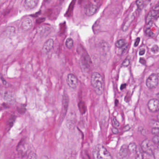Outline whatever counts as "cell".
Here are the masks:
<instances>
[{
    "label": "cell",
    "instance_id": "obj_1",
    "mask_svg": "<svg viewBox=\"0 0 159 159\" xmlns=\"http://www.w3.org/2000/svg\"><path fill=\"white\" fill-rule=\"evenodd\" d=\"M91 83L98 95H101L104 91V81L102 75L99 73L94 72L93 73L91 77Z\"/></svg>",
    "mask_w": 159,
    "mask_h": 159
},
{
    "label": "cell",
    "instance_id": "obj_2",
    "mask_svg": "<svg viewBox=\"0 0 159 159\" xmlns=\"http://www.w3.org/2000/svg\"><path fill=\"white\" fill-rule=\"evenodd\" d=\"M94 159H113L110 153L102 144H97L93 150Z\"/></svg>",
    "mask_w": 159,
    "mask_h": 159
},
{
    "label": "cell",
    "instance_id": "obj_3",
    "mask_svg": "<svg viewBox=\"0 0 159 159\" xmlns=\"http://www.w3.org/2000/svg\"><path fill=\"white\" fill-rule=\"evenodd\" d=\"M142 150L148 155H151L154 153L153 146L149 140L146 139L141 144Z\"/></svg>",
    "mask_w": 159,
    "mask_h": 159
},
{
    "label": "cell",
    "instance_id": "obj_4",
    "mask_svg": "<svg viewBox=\"0 0 159 159\" xmlns=\"http://www.w3.org/2000/svg\"><path fill=\"white\" fill-rule=\"evenodd\" d=\"M159 80L157 75L156 74H152L147 79L146 85L150 89H154L157 86Z\"/></svg>",
    "mask_w": 159,
    "mask_h": 159
},
{
    "label": "cell",
    "instance_id": "obj_5",
    "mask_svg": "<svg viewBox=\"0 0 159 159\" xmlns=\"http://www.w3.org/2000/svg\"><path fill=\"white\" fill-rule=\"evenodd\" d=\"M28 144L25 141L21 140L17 147L16 150L18 154L21 157L25 156L28 150Z\"/></svg>",
    "mask_w": 159,
    "mask_h": 159
},
{
    "label": "cell",
    "instance_id": "obj_6",
    "mask_svg": "<svg viewBox=\"0 0 159 159\" xmlns=\"http://www.w3.org/2000/svg\"><path fill=\"white\" fill-rule=\"evenodd\" d=\"M67 83L71 88L76 89L78 86V79L74 75L69 74L67 76Z\"/></svg>",
    "mask_w": 159,
    "mask_h": 159
},
{
    "label": "cell",
    "instance_id": "obj_7",
    "mask_svg": "<svg viewBox=\"0 0 159 159\" xmlns=\"http://www.w3.org/2000/svg\"><path fill=\"white\" fill-rule=\"evenodd\" d=\"M98 7L93 4H89L84 7V12L86 16H90L96 13Z\"/></svg>",
    "mask_w": 159,
    "mask_h": 159
},
{
    "label": "cell",
    "instance_id": "obj_8",
    "mask_svg": "<svg viewBox=\"0 0 159 159\" xmlns=\"http://www.w3.org/2000/svg\"><path fill=\"white\" fill-rule=\"evenodd\" d=\"M148 109L151 112H157L159 111V101L157 99L150 100L148 104Z\"/></svg>",
    "mask_w": 159,
    "mask_h": 159
},
{
    "label": "cell",
    "instance_id": "obj_9",
    "mask_svg": "<svg viewBox=\"0 0 159 159\" xmlns=\"http://www.w3.org/2000/svg\"><path fill=\"white\" fill-rule=\"evenodd\" d=\"M54 42L53 39H49L44 44L43 46V52L44 53H47L53 48Z\"/></svg>",
    "mask_w": 159,
    "mask_h": 159
},
{
    "label": "cell",
    "instance_id": "obj_10",
    "mask_svg": "<svg viewBox=\"0 0 159 159\" xmlns=\"http://www.w3.org/2000/svg\"><path fill=\"white\" fill-rule=\"evenodd\" d=\"M128 147L126 145H123L120 149L119 152L117 155L118 159H125L128 155Z\"/></svg>",
    "mask_w": 159,
    "mask_h": 159
},
{
    "label": "cell",
    "instance_id": "obj_11",
    "mask_svg": "<svg viewBox=\"0 0 159 159\" xmlns=\"http://www.w3.org/2000/svg\"><path fill=\"white\" fill-rule=\"evenodd\" d=\"M69 104V98L66 93H64L62 100V115H65Z\"/></svg>",
    "mask_w": 159,
    "mask_h": 159
},
{
    "label": "cell",
    "instance_id": "obj_12",
    "mask_svg": "<svg viewBox=\"0 0 159 159\" xmlns=\"http://www.w3.org/2000/svg\"><path fill=\"white\" fill-rule=\"evenodd\" d=\"M33 26V22L30 18H26L23 21L21 24L22 29L24 31H28L31 29Z\"/></svg>",
    "mask_w": 159,
    "mask_h": 159
},
{
    "label": "cell",
    "instance_id": "obj_13",
    "mask_svg": "<svg viewBox=\"0 0 159 159\" xmlns=\"http://www.w3.org/2000/svg\"><path fill=\"white\" fill-rule=\"evenodd\" d=\"M39 1L37 0H26L24 2V6L28 9L34 8L37 6Z\"/></svg>",
    "mask_w": 159,
    "mask_h": 159
},
{
    "label": "cell",
    "instance_id": "obj_14",
    "mask_svg": "<svg viewBox=\"0 0 159 159\" xmlns=\"http://www.w3.org/2000/svg\"><path fill=\"white\" fill-rule=\"evenodd\" d=\"M4 99L6 101L13 103L15 101V98L13 94L9 93H6L4 96Z\"/></svg>",
    "mask_w": 159,
    "mask_h": 159
},
{
    "label": "cell",
    "instance_id": "obj_15",
    "mask_svg": "<svg viewBox=\"0 0 159 159\" xmlns=\"http://www.w3.org/2000/svg\"><path fill=\"white\" fill-rule=\"evenodd\" d=\"M157 14L158 12L157 11L152 10V11H150V12L148 13L147 17V23H149L150 21L152 20V19L155 17L156 16H157Z\"/></svg>",
    "mask_w": 159,
    "mask_h": 159
},
{
    "label": "cell",
    "instance_id": "obj_16",
    "mask_svg": "<svg viewBox=\"0 0 159 159\" xmlns=\"http://www.w3.org/2000/svg\"><path fill=\"white\" fill-rule=\"evenodd\" d=\"M78 107H79L80 112L82 115L86 113L87 108L84 102L80 101L78 104Z\"/></svg>",
    "mask_w": 159,
    "mask_h": 159
},
{
    "label": "cell",
    "instance_id": "obj_17",
    "mask_svg": "<svg viewBox=\"0 0 159 159\" xmlns=\"http://www.w3.org/2000/svg\"><path fill=\"white\" fill-rule=\"evenodd\" d=\"M134 19V16H132L129 19L127 22L125 23V25L123 26V30L124 31H126L127 30L128 28H129V26L130 25L131 23L132 22L133 20Z\"/></svg>",
    "mask_w": 159,
    "mask_h": 159
},
{
    "label": "cell",
    "instance_id": "obj_18",
    "mask_svg": "<svg viewBox=\"0 0 159 159\" xmlns=\"http://www.w3.org/2000/svg\"><path fill=\"white\" fill-rule=\"evenodd\" d=\"M128 150L130 152H131V153H134V152H136V150H137V146H136L135 143H131L128 146Z\"/></svg>",
    "mask_w": 159,
    "mask_h": 159
},
{
    "label": "cell",
    "instance_id": "obj_19",
    "mask_svg": "<svg viewBox=\"0 0 159 159\" xmlns=\"http://www.w3.org/2000/svg\"><path fill=\"white\" fill-rule=\"evenodd\" d=\"M65 44H66V46L67 47V48L69 49H72V48L73 47V40L72 38H68V39H67V40H66Z\"/></svg>",
    "mask_w": 159,
    "mask_h": 159
},
{
    "label": "cell",
    "instance_id": "obj_20",
    "mask_svg": "<svg viewBox=\"0 0 159 159\" xmlns=\"http://www.w3.org/2000/svg\"><path fill=\"white\" fill-rule=\"evenodd\" d=\"M126 45V41L124 39H120L116 43V46L117 47L119 48L124 47Z\"/></svg>",
    "mask_w": 159,
    "mask_h": 159
},
{
    "label": "cell",
    "instance_id": "obj_21",
    "mask_svg": "<svg viewBox=\"0 0 159 159\" xmlns=\"http://www.w3.org/2000/svg\"><path fill=\"white\" fill-rule=\"evenodd\" d=\"M26 109L25 108V106H23V105H21L20 107H18L17 108V111L18 113H19L20 114H24L26 112Z\"/></svg>",
    "mask_w": 159,
    "mask_h": 159
},
{
    "label": "cell",
    "instance_id": "obj_22",
    "mask_svg": "<svg viewBox=\"0 0 159 159\" xmlns=\"http://www.w3.org/2000/svg\"><path fill=\"white\" fill-rule=\"evenodd\" d=\"M136 159H143V153L141 152L139 149L136 150Z\"/></svg>",
    "mask_w": 159,
    "mask_h": 159
},
{
    "label": "cell",
    "instance_id": "obj_23",
    "mask_svg": "<svg viewBox=\"0 0 159 159\" xmlns=\"http://www.w3.org/2000/svg\"><path fill=\"white\" fill-rule=\"evenodd\" d=\"M15 31V29L14 27H8L7 29L6 33L7 34H12L14 33Z\"/></svg>",
    "mask_w": 159,
    "mask_h": 159
},
{
    "label": "cell",
    "instance_id": "obj_24",
    "mask_svg": "<svg viewBox=\"0 0 159 159\" xmlns=\"http://www.w3.org/2000/svg\"><path fill=\"white\" fill-rule=\"evenodd\" d=\"M130 63V61L129 58L125 59L122 63V66L127 67L129 65Z\"/></svg>",
    "mask_w": 159,
    "mask_h": 159
},
{
    "label": "cell",
    "instance_id": "obj_25",
    "mask_svg": "<svg viewBox=\"0 0 159 159\" xmlns=\"http://www.w3.org/2000/svg\"><path fill=\"white\" fill-rule=\"evenodd\" d=\"M151 132L154 135H159V128H153Z\"/></svg>",
    "mask_w": 159,
    "mask_h": 159
},
{
    "label": "cell",
    "instance_id": "obj_26",
    "mask_svg": "<svg viewBox=\"0 0 159 159\" xmlns=\"http://www.w3.org/2000/svg\"><path fill=\"white\" fill-rule=\"evenodd\" d=\"M151 50H152V52H153V53H157L159 50L158 46L157 45H155L153 46V47L152 48Z\"/></svg>",
    "mask_w": 159,
    "mask_h": 159
},
{
    "label": "cell",
    "instance_id": "obj_27",
    "mask_svg": "<svg viewBox=\"0 0 159 159\" xmlns=\"http://www.w3.org/2000/svg\"><path fill=\"white\" fill-rule=\"evenodd\" d=\"M152 141H153L154 143L159 145V135H156V136L153 138Z\"/></svg>",
    "mask_w": 159,
    "mask_h": 159
},
{
    "label": "cell",
    "instance_id": "obj_28",
    "mask_svg": "<svg viewBox=\"0 0 159 159\" xmlns=\"http://www.w3.org/2000/svg\"><path fill=\"white\" fill-rule=\"evenodd\" d=\"M15 119H16V117L14 116H13L11 117V118L9 119V125L11 128L13 126V124H14V122H15Z\"/></svg>",
    "mask_w": 159,
    "mask_h": 159
},
{
    "label": "cell",
    "instance_id": "obj_29",
    "mask_svg": "<svg viewBox=\"0 0 159 159\" xmlns=\"http://www.w3.org/2000/svg\"><path fill=\"white\" fill-rule=\"evenodd\" d=\"M113 123L114 127L115 128H118L120 127V123L118 121V120L116 118H114L113 119Z\"/></svg>",
    "mask_w": 159,
    "mask_h": 159
},
{
    "label": "cell",
    "instance_id": "obj_30",
    "mask_svg": "<svg viewBox=\"0 0 159 159\" xmlns=\"http://www.w3.org/2000/svg\"><path fill=\"white\" fill-rule=\"evenodd\" d=\"M136 3H137V6H138L139 8H142L143 6V2L142 1H137Z\"/></svg>",
    "mask_w": 159,
    "mask_h": 159
},
{
    "label": "cell",
    "instance_id": "obj_31",
    "mask_svg": "<svg viewBox=\"0 0 159 159\" xmlns=\"http://www.w3.org/2000/svg\"><path fill=\"white\" fill-rule=\"evenodd\" d=\"M147 34L149 36H152L153 35V33L151 31V30L149 29H147L146 31Z\"/></svg>",
    "mask_w": 159,
    "mask_h": 159
},
{
    "label": "cell",
    "instance_id": "obj_32",
    "mask_svg": "<svg viewBox=\"0 0 159 159\" xmlns=\"http://www.w3.org/2000/svg\"><path fill=\"white\" fill-rule=\"evenodd\" d=\"M45 20V19L44 18H41L38 19L36 20V23L38 24H40V23H42V22H43Z\"/></svg>",
    "mask_w": 159,
    "mask_h": 159
},
{
    "label": "cell",
    "instance_id": "obj_33",
    "mask_svg": "<svg viewBox=\"0 0 159 159\" xmlns=\"http://www.w3.org/2000/svg\"><path fill=\"white\" fill-rule=\"evenodd\" d=\"M112 132L114 134H117L119 133V130L116 128L114 127L113 129H112Z\"/></svg>",
    "mask_w": 159,
    "mask_h": 159
},
{
    "label": "cell",
    "instance_id": "obj_34",
    "mask_svg": "<svg viewBox=\"0 0 159 159\" xmlns=\"http://www.w3.org/2000/svg\"><path fill=\"white\" fill-rule=\"evenodd\" d=\"M140 38H137L136 39V40H135V43H134V46L137 47V46L139 44V43H140Z\"/></svg>",
    "mask_w": 159,
    "mask_h": 159
},
{
    "label": "cell",
    "instance_id": "obj_35",
    "mask_svg": "<svg viewBox=\"0 0 159 159\" xmlns=\"http://www.w3.org/2000/svg\"><path fill=\"white\" fill-rule=\"evenodd\" d=\"M29 159H37L36 156L34 154H30L29 156Z\"/></svg>",
    "mask_w": 159,
    "mask_h": 159
},
{
    "label": "cell",
    "instance_id": "obj_36",
    "mask_svg": "<svg viewBox=\"0 0 159 159\" xmlns=\"http://www.w3.org/2000/svg\"><path fill=\"white\" fill-rule=\"evenodd\" d=\"M145 50L144 49H140V51H139V55L143 56L145 54Z\"/></svg>",
    "mask_w": 159,
    "mask_h": 159
},
{
    "label": "cell",
    "instance_id": "obj_37",
    "mask_svg": "<svg viewBox=\"0 0 159 159\" xmlns=\"http://www.w3.org/2000/svg\"><path fill=\"white\" fill-rule=\"evenodd\" d=\"M140 62L141 63H142V64H144V65L146 64V63L145 60L143 58H141L140 59Z\"/></svg>",
    "mask_w": 159,
    "mask_h": 159
},
{
    "label": "cell",
    "instance_id": "obj_38",
    "mask_svg": "<svg viewBox=\"0 0 159 159\" xmlns=\"http://www.w3.org/2000/svg\"><path fill=\"white\" fill-rule=\"evenodd\" d=\"M130 129V127H129V125H127V126H125L124 128V131H127L129 130Z\"/></svg>",
    "mask_w": 159,
    "mask_h": 159
},
{
    "label": "cell",
    "instance_id": "obj_39",
    "mask_svg": "<svg viewBox=\"0 0 159 159\" xmlns=\"http://www.w3.org/2000/svg\"><path fill=\"white\" fill-rule=\"evenodd\" d=\"M126 84H122V85H121V86H120V90H122L124 89H125V88H126Z\"/></svg>",
    "mask_w": 159,
    "mask_h": 159
},
{
    "label": "cell",
    "instance_id": "obj_40",
    "mask_svg": "<svg viewBox=\"0 0 159 159\" xmlns=\"http://www.w3.org/2000/svg\"><path fill=\"white\" fill-rule=\"evenodd\" d=\"M157 73L158 77H159V67L158 68H157Z\"/></svg>",
    "mask_w": 159,
    "mask_h": 159
},
{
    "label": "cell",
    "instance_id": "obj_41",
    "mask_svg": "<svg viewBox=\"0 0 159 159\" xmlns=\"http://www.w3.org/2000/svg\"><path fill=\"white\" fill-rule=\"evenodd\" d=\"M158 119L159 121V115H158Z\"/></svg>",
    "mask_w": 159,
    "mask_h": 159
},
{
    "label": "cell",
    "instance_id": "obj_42",
    "mask_svg": "<svg viewBox=\"0 0 159 159\" xmlns=\"http://www.w3.org/2000/svg\"><path fill=\"white\" fill-rule=\"evenodd\" d=\"M158 149L159 150V146H158Z\"/></svg>",
    "mask_w": 159,
    "mask_h": 159
}]
</instances>
